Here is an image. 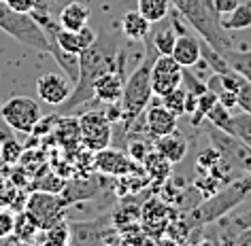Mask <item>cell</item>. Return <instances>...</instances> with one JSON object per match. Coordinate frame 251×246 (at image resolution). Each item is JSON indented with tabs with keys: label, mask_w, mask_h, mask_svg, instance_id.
Returning <instances> with one entry per match:
<instances>
[{
	"label": "cell",
	"mask_w": 251,
	"mask_h": 246,
	"mask_svg": "<svg viewBox=\"0 0 251 246\" xmlns=\"http://www.w3.org/2000/svg\"><path fill=\"white\" fill-rule=\"evenodd\" d=\"M124 58V51L119 49V39L115 32H100L96 41L92 43L85 51L79 53V77L73 85V91L64 102H62L60 115H73L77 109L92 102L94 98V87L96 81L102 74L115 70L119 62Z\"/></svg>",
	"instance_id": "6da1fadb"
},
{
	"label": "cell",
	"mask_w": 251,
	"mask_h": 246,
	"mask_svg": "<svg viewBox=\"0 0 251 246\" xmlns=\"http://www.w3.org/2000/svg\"><path fill=\"white\" fill-rule=\"evenodd\" d=\"M145 47H147V53L145 58L141 60V64L130 72V77L126 79L124 83V93H122V121L119 125V134H130L132 125L139 121V117L143 115V111L147 109L149 100L153 96V89H151V64L153 60L158 58V49L153 47V41L151 36L145 39Z\"/></svg>",
	"instance_id": "7a4b0ae2"
},
{
	"label": "cell",
	"mask_w": 251,
	"mask_h": 246,
	"mask_svg": "<svg viewBox=\"0 0 251 246\" xmlns=\"http://www.w3.org/2000/svg\"><path fill=\"white\" fill-rule=\"evenodd\" d=\"M171 4L200 34V39H204L217 51L232 47L228 34L222 28V15L215 11L213 0H171Z\"/></svg>",
	"instance_id": "3957f363"
},
{
	"label": "cell",
	"mask_w": 251,
	"mask_h": 246,
	"mask_svg": "<svg viewBox=\"0 0 251 246\" xmlns=\"http://www.w3.org/2000/svg\"><path fill=\"white\" fill-rule=\"evenodd\" d=\"M251 193V174H245L241 179L226 182L222 189H217L213 195L204 198L198 206H194V210L190 212V221L192 227L198 225H209L215 223L217 219L226 217L228 212H232L236 206H241L247 195Z\"/></svg>",
	"instance_id": "277c9868"
},
{
	"label": "cell",
	"mask_w": 251,
	"mask_h": 246,
	"mask_svg": "<svg viewBox=\"0 0 251 246\" xmlns=\"http://www.w3.org/2000/svg\"><path fill=\"white\" fill-rule=\"evenodd\" d=\"M0 30L22 45L36 49L41 53H49L47 36L39 26V22L30 13H20V11L11 9L4 0H0Z\"/></svg>",
	"instance_id": "5b68a950"
},
{
	"label": "cell",
	"mask_w": 251,
	"mask_h": 246,
	"mask_svg": "<svg viewBox=\"0 0 251 246\" xmlns=\"http://www.w3.org/2000/svg\"><path fill=\"white\" fill-rule=\"evenodd\" d=\"M204 134L209 136L211 147L217 149V153L222 155V159L228 163L232 170H241L245 174H251V147H247L243 140H238L234 134L224 132L204 121Z\"/></svg>",
	"instance_id": "8992f818"
},
{
	"label": "cell",
	"mask_w": 251,
	"mask_h": 246,
	"mask_svg": "<svg viewBox=\"0 0 251 246\" xmlns=\"http://www.w3.org/2000/svg\"><path fill=\"white\" fill-rule=\"evenodd\" d=\"M0 117L11 130L22 132V134H32L34 125L43 117L41 106L28 96H13L0 106Z\"/></svg>",
	"instance_id": "52a82bcc"
},
{
	"label": "cell",
	"mask_w": 251,
	"mask_h": 246,
	"mask_svg": "<svg viewBox=\"0 0 251 246\" xmlns=\"http://www.w3.org/2000/svg\"><path fill=\"white\" fill-rule=\"evenodd\" d=\"M113 123L102 111H87L79 117V140L87 151H102L111 144Z\"/></svg>",
	"instance_id": "ba28073f"
},
{
	"label": "cell",
	"mask_w": 251,
	"mask_h": 246,
	"mask_svg": "<svg viewBox=\"0 0 251 246\" xmlns=\"http://www.w3.org/2000/svg\"><path fill=\"white\" fill-rule=\"evenodd\" d=\"M64 208H66V201L62 200V195L53 191H34L28 198L26 212L39 225V229H49L51 225L62 221Z\"/></svg>",
	"instance_id": "9c48e42d"
},
{
	"label": "cell",
	"mask_w": 251,
	"mask_h": 246,
	"mask_svg": "<svg viewBox=\"0 0 251 246\" xmlns=\"http://www.w3.org/2000/svg\"><path fill=\"white\" fill-rule=\"evenodd\" d=\"M183 66L173 55H158L151 64V89L155 96H164L181 85Z\"/></svg>",
	"instance_id": "30bf717a"
},
{
	"label": "cell",
	"mask_w": 251,
	"mask_h": 246,
	"mask_svg": "<svg viewBox=\"0 0 251 246\" xmlns=\"http://www.w3.org/2000/svg\"><path fill=\"white\" fill-rule=\"evenodd\" d=\"M113 214H104L100 219L81 221V223H71V244H96L106 242V236L115 231L111 227Z\"/></svg>",
	"instance_id": "8fae6325"
},
{
	"label": "cell",
	"mask_w": 251,
	"mask_h": 246,
	"mask_svg": "<svg viewBox=\"0 0 251 246\" xmlns=\"http://www.w3.org/2000/svg\"><path fill=\"white\" fill-rule=\"evenodd\" d=\"M132 161H134L132 157H126L122 149H109V147L96 151V157H94V166L102 174L113 176V179H124V176L132 174L136 170Z\"/></svg>",
	"instance_id": "7c38bea8"
},
{
	"label": "cell",
	"mask_w": 251,
	"mask_h": 246,
	"mask_svg": "<svg viewBox=\"0 0 251 246\" xmlns=\"http://www.w3.org/2000/svg\"><path fill=\"white\" fill-rule=\"evenodd\" d=\"M71 91H73V83L68 81V77L64 72L62 74L47 72L36 81V93H39V98L51 106H60L68 96H71Z\"/></svg>",
	"instance_id": "4fadbf2b"
},
{
	"label": "cell",
	"mask_w": 251,
	"mask_h": 246,
	"mask_svg": "<svg viewBox=\"0 0 251 246\" xmlns=\"http://www.w3.org/2000/svg\"><path fill=\"white\" fill-rule=\"evenodd\" d=\"M124 72H126V55L119 62V66L115 70L102 74L98 81H96V87H94V96H96L98 102H104V104H113V102H119L122 100V93H124Z\"/></svg>",
	"instance_id": "5bb4252c"
},
{
	"label": "cell",
	"mask_w": 251,
	"mask_h": 246,
	"mask_svg": "<svg viewBox=\"0 0 251 246\" xmlns=\"http://www.w3.org/2000/svg\"><path fill=\"white\" fill-rule=\"evenodd\" d=\"M96 32L87 26L79 28V30H64V28H58V32H55V39H58V45L64 49L68 53H75L79 55L81 51H85L87 47L92 45L94 41H96Z\"/></svg>",
	"instance_id": "9a60e30c"
},
{
	"label": "cell",
	"mask_w": 251,
	"mask_h": 246,
	"mask_svg": "<svg viewBox=\"0 0 251 246\" xmlns=\"http://www.w3.org/2000/svg\"><path fill=\"white\" fill-rule=\"evenodd\" d=\"M177 123H179V117L175 115V112L168 111L164 104H155V106H151V109L145 112L147 132L153 138L171 134V132L177 130Z\"/></svg>",
	"instance_id": "2e32d148"
},
{
	"label": "cell",
	"mask_w": 251,
	"mask_h": 246,
	"mask_svg": "<svg viewBox=\"0 0 251 246\" xmlns=\"http://www.w3.org/2000/svg\"><path fill=\"white\" fill-rule=\"evenodd\" d=\"M153 149L158 151L162 157H166L168 161L173 163H181L187 155V140L183 134H179L177 130L171 132V134H164V136H158L155 138V144Z\"/></svg>",
	"instance_id": "e0dca14e"
},
{
	"label": "cell",
	"mask_w": 251,
	"mask_h": 246,
	"mask_svg": "<svg viewBox=\"0 0 251 246\" xmlns=\"http://www.w3.org/2000/svg\"><path fill=\"white\" fill-rule=\"evenodd\" d=\"M171 55L183 68H194L198 62H202V53H200V41L194 39L192 34H177V41H175V47H173Z\"/></svg>",
	"instance_id": "ac0fdd59"
},
{
	"label": "cell",
	"mask_w": 251,
	"mask_h": 246,
	"mask_svg": "<svg viewBox=\"0 0 251 246\" xmlns=\"http://www.w3.org/2000/svg\"><path fill=\"white\" fill-rule=\"evenodd\" d=\"M90 20V9L79 0H71L58 11V26L64 30H79Z\"/></svg>",
	"instance_id": "d6986e66"
},
{
	"label": "cell",
	"mask_w": 251,
	"mask_h": 246,
	"mask_svg": "<svg viewBox=\"0 0 251 246\" xmlns=\"http://www.w3.org/2000/svg\"><path fill=\"white\" fill-rule=\"evenodd\" d=\"M151 26L153 23H149L139 9L128 11L122 20V32L126 39H130V41H145L149 32H151Z\"/></svg>",
	"instance_id": "ffe728a7"
},
{
	"label": "cell",
	"mask_w": 251,
	"mask_h": 246,
	"mask_svg": "<svg viewBox=\"0 0 251 246\" xmlns=\"http://www.w3.org/2000/svg\"><path fill=\"white\" fill-rule=\"evenodd\" d=\"M222 28L228 30H247L251 28V4L249 2H238L230 13L222 15Z\"/></svg>",
	"instance_id": "44dd1931"
},
{
	"label": "cell",
	"mask_w": 251,
	"mask_h": 246,
	"mask_svg": "<svg viewBox=\"0 0 251 246\" xmlns=\"http://www.w3.org/2000/svg\"><path fill=\"white\" fill-rule=\"evenodd\" d=\"M160 23H162V26L151 30L149 36H151L153 47L158 49L160 55H171L173 47H175V41H177V30H175L173 23H164V20H162Z\"/></svg>",
	"instance_id": "7402d4cb"
},
{
	"label": "cell",
	"mask_w": 251,
	"mask_h": 246,
	"mask_svg": "<svg viewBox=\"0 0 251 246\" xmlns=\"http://www.w3.org/2000/svg\"><path fill=\"white\" fill-rule=\"evenodd\" d=\"M143 166H145V172H147V179H153V180H166L168 174H171V168L173 163L162 157L158 151L151 149L147 153V157L143 159Z\"/></svg>",
	"instance_id": "603a6c76"
},
{
	"label": "cell",
	"mask_w": 251,
	"mask_h": 246,
	"mask_svg": "<svg viewBox=\"0 0 251 246\" xmlns=\"http://www.w3.org/2000/svg\"><path fill=\"white\" fill-rule=\"evenodd\" d=\"M171 7V0H136V9L149 23H160L162 20H166Z\"/></svg>",
	"instance_id": "cb8c5ba5"
},
{
	"label": "cell",
	"mask_w": 251,
	"mask_h": 246,
	"mask_svg": "<svg viewBox=\"0 0 251 246\" xmlns=\"http://www.w3.org/2000/svg\"><path fill=\"white\" fill-rule=\"evenodd\" d=\"M226 58V62L230 64L232 70H236L241 77H245L251 83V49H245V51H238V49H224L219 51Z\"/></svg>",
	"instance_id": "d4e9b609"
},
{
	"label": "cell",
	"mask_w": 251,
	"mask_h": 246,
	"mask_svg": "<svg viewBox=\"0 0 251 246\" xmlns=\"http://www.w3.org/2000/svg\"><path fill=\"white\" fill-rule=\"evenodd\" d=\"M200 53H202V62H206V64L211 66L213 72L224 74V72H230V70H232L224 55L219 53L213 45H209V43H206L204 39H200Z\"/></svg>",
	"instance_id": "484cf974"
},
{
	"label": "cell",
	"mask_w": 251,
	"mask_h": 246,
	"mask_svg": "<svg viewBox=\"0 0 251 246\" xmlns=\"http://www.w3.org/2000/svg\"><path fill=\"white\" fill-rule=\"evenodd\" d=\"M215 102H217V93L213 89H206L196 98V106H194V111H192V125L194 128H200V125L204 123L206 112L213 109Z\"/></svg>",
	"instance_id": "4316f807"
},
{
	"label": "cell",
	"mask_w": 251,
	"mask_h": 246,
	"mask_svg": "<svg viewBox=\"0 0 251 246\" xmlns=\"http://www.w3.org/2000/svg\"><path fill=\"white\" fill-rule=\"evenodd\" d=\"M162 104H164L171 112H175L177 117L185 115L187 112V89L183 85L175 87L173 91H168V93L162 96Z\"/></svg>",
	"instance_id": "83f0119b"
},
{
	"label": "cell",
	"mask_w": 251,
	"mask_h": 246,
	"mask_svg": "<svg viewBox=\"0 0 251 246\" xmlns=\"http://www.w3.org/2000/svg\"><path fill=\"white\" fill-rule=\"evenodd\" d=\"M204 121H209L211 125H215V128L224 130V132H230L232 134V112H230V109H226L219 100L213 104V109L206 112Z\"/></svg>",
	"instance_id": "f1b7e54d"
},
{
	"label": "cell",
	"mask_w": 251,
	"mask_h": 246,
	"mask_svg": "<svg viewBox=\"0 0 251 246\" xmlns=\"http://www.w3.org/2000/svg\"><path fill=\"white\" fill-rule=\"evenodd\" d=\"M232 134H234L238 140H243L247 147H251V115L249 112H236L232 115Z\"/></svg>",
	"instance_id": "f546056e"
},
{
	"label": "cell",
	"mask_w": 251,
	"mask_h": 246,
	"mask_svg": "<svg viewBox=\"0 0 251 246\" xmlns=\"http://www.w3.org/2000/svg\"><path fill=\"white\" fill-rule=\"evenodd\" d=\"M39 231V225L34 223L32 219L28 217V212L20 214L13 223V233L17 236V242H26V240H32L34 233Z\"/></svg>",
	"instance_id": "4dcf8cb0"
},
{
	"label": "cell",
	"mask_w": 251,
	"mask_h": 246,
	"mask_svg": "<svg viewBox=\"0 0 251 246\" xmlns=\"http://www.w3.org/2000/svg\"><path fill=\"white\" fill-rule=\"evenodd\" d=\"M45 242L47 244H71V225L58 221L55 225H51L49 229H45Z\"/></svg>",
	"instance_id": "1f68e13d"
},
{
	"label": "cell",
	"mask_w": 251,
	"mask_h": 246,
	"mask_svg": "<svg viewBox=\"0 0 251 246\" xmlns=\"http://www.w3.org/2000/svg\"><path fill=\"white\" fill-rule=\"evenodd\" d=\"M224 159L222 155L217 153L215 147H209V149H202L198 153V159H196V168L200 170V172H211L215 166H219Z\"/></svg>",
	"instance_id": "d6a6232c"
},
{
	"label": "cell",
	"mask_w": 251,
	"mask_h": 246,
	"mask_svg": "<svg viewBox=\"0 0 251 246\" xmlns=\"http://www.w3.org/2000/svg\"><path fill=\"white\" fill-rule=\"evenodd\" d=\"M181 85H183L190 93H194V96H200L202 91L209 89L206 83H202V81H200L196 74L190 70V68H183V72H181Z\"/></svg>",
	"instance_id": "836d02e7"
},
{
	"label": "cell",
	"mask_w": 251,
	"mask_h": 246,
	"mask_svg": "<svg viewBox=\"0 0 251 246\" xmlns=\"http://www.w3.org/2000/svg\"><path fill=\"white\" fill-rule=\"evenodd\" d=\"M236 106L251 115V83L247 79H245L236 89Z\"/></svg>",
	"instance_id": "e575fe53"
},
{
	"label": "cell",
	"mask_w": 251,
	"mask_h": 246,
	"mask_svg": "<svg viewBox=\"0 0 251 246\" xmlns=\"http://www.w3.org/2000/svg\"><path fill=\"white\" fill-rule=\"evenodd\" d=\"M0 153H2V159L7 163H15L22 155V147L15 142V138H9V140H2V147H0Z\"/></svg>",
	"instance_id": "d590c367"
},
{
	"label": "cell",
	"mask_w": 251,
	"mask_h": 246,
	"mask_svg": "<svg viewBox=\"0 0 251 246\" xmlns=\"http://www.w3.org/2000/svg\"><path fill=\"white\" fill-rule=\"evenodd\" d=\"M13 223L15 219L9 212H0V238H7L9 233H13Z\"/></svg>",
	"instance_id": "8d00e7d4"
},
{
	"label": "cell",
	"mask_w": 251,
	"mask_h": 246,
	"mask_svg": "<svg viewBox=\"0 0 251 246\" xmlns=\"http://www.w3.org/2000/svg\"><path fill=\"white\" fill-rule=\"evenodd\" d=\"M11 9L20 11V13H30L36 7V0H4Z\"/></svg>",
	"instance_id": "74e56055"
},
{
	"label": "cell",
	"mask_w": 251,
	"mask_h": 246,
	"mask_svg": "<svg viewBox=\"0 0 251 246\" xmlns=\"http://www.w3.org/2000/svg\"><path fill=\"white\" fill-rule=\"evenodd\" d=\"M213 4H215V11L219 15H226V13H230V11L236 7L238 0H213Z\"/></svg>",
	"instance_id": "f35d334b"
},
{
	"label": "cell",
	"mask_w": 251,
	"mask_h": 246,
	"mask_svg": "<svg viewBox=\"0 0 251 246\" xmlns=\"http://www.w3.org/2000/svg\"><path fill=\"white\" fill-rule=\"evenodd\" d=\"M234 244H241V246H251V227H247L245 231H241L238 236L234 238Z\"/></svg>",
	"instance_id": "ab89813d"
},
{
	"label": "cell",
	"mask_w": 251,
	"mask_h": 246,
	"mask_svg": "<svg viewBox=\"0 0 251 246\" xmlns=\"http://www.w3.org/2000/svg\"><path fill=\"white\" fill-rule=\"evenodd\" d=\"M51 2H58V4H60V9H62L66 2H71V0H51Z\"/></svg>",
	"instance_id": "60d3db41"
},
{
	"label": "cell",
	"mask_w": 251,
	"mask_h": 246,
	"mask_svg": "<svg viewBox=\"0 0 251 246\" xmlns=\"http://www.w3.org/2000/svg\"><path fill=\"white\" fill-rule=\"evenodd\" d=\"M0 106H2V104H0Z\"/></svg>",
	"instance_id": "b9f144b4"
}]
</instances>
